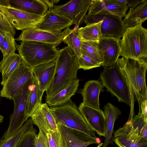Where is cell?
<instances>
[{
  "label": "cell",
  "instance_id": "obj_41",
  "mask_svg": "<svg viewBox=\"0 0 147 147\" xmlns=\"http://www.w3.org/2000/svg\"><path fill=\"white\" fill-rule=\"evenodd\" d=\"M43 0L47 5L48 7L49 8V11L52 10L55 4L57 3L60 1L59 0Z\"/></svg>",
  "mask_w": 147,
  "mask_h": 147
},
{
  "label": "cell",
  "instance_id": "obj_14",
  "mask_svg": "<svg viewBox=\"0 0 147 147\" xmlns=\"http://www.w3.org/2000/svg\"><path fill=\"white\" fill-rule=\"evenodd\" d=\"M57 124L63 138L65 147H86L91 144L98 143L97 138L61 124Z\"/></svg>",
  "mask_w": 147,
  "mask_h": 147
},
{
  "label": "cell",
  "instance_id": "obj_21",
  "mask_svg": "<svg viewBox=\"0 0 147 147\" xmlns=\"http://www.w3.org/2000/svg\"><path fill=\"white\" fill-rule=\"evenodd\" d=\"M55 60L37 65L32 71L38 82L40 91L44 93L50 83L54 75Z\"/></svg>",
  "mask_w": 147,
  "mask_h": 147
},
{
  "label": "cell",
  "instance_id": "obj_5",
  "mask_svg": "<svg viewBox=\"0 0 147 147\" xmlns=\"http://www.w3.org/2000/svg\"><path fill=\"white\" fill-rule=\"evenodd\" d=\"M16 49L22 61L31 68L55 60L58 50L56 45L35 41H21L16 43Z\"/></svg>",
  "mask_w": 147,
  "mask_h": 147
},
{
  "label": "cell",
  "instance_id": "obj_19",
  "mask_svg": "<svg viewBox=\"0 0 147 147\" xmlns=\"http://www.w3.org/2000/svg\"><path fill=\"white\" fill-rule=\"evenodd\" d=\"M98 45L102 52L103 57L101 66L104 67L114 66L120 56V50L118 40L102 37L98 41Z\"/></svg>",
  "mask_w": 147,
  "mask_h": 147
},
{
  "label": "cell",
  "instance_id": "obj_40",
  "mask_svg": "<svg viewBox=\"0 0 147 147\" xmlns=\"http://www.w3.org/2000/svg\"><path fill=\"white\" fill-rule=\"evenodd\" d=\"M127 4L129 7H136L143 2L144 0H126Z\"/></svg>",
  "mask_w": 147,
  "mask_h": 147
},
{
  "label": "cell",
  "instance_id": "obj_12",
  "mask_svg": "<svg viewBox=\"0 0 147 147\" xmlns=\"http://www.w3.org/2000/svg\"><path fill=\"white\" fill-rule=\"evenodd\" d=\"M129 117L122 127L116 130L113 135V142L118 147H147V139L142 137L138 127H133Z\"/></svg>",
  "mask_w": 147,
  "mask_h": 147
},
{
  "label": "cell",
  "instance_id": "obj_44",
  "mask_svg": "<svg viewBox=\"0 0 147 147\" xmlns=\"http://www.w3.org/2000/svg\"><path fill=\"white\" fill-rule=\"evenodd\" d=\"M1 62H0V73L1 72Z\"/></svg>",
  "mask_w": 147,
  "mask_h": 147
},
{
  "label": "cell",
  "instance_id": "obj_43",
  "mask_svg": "<svg viewBox=\"0 0 147 147\" xmlns=\"http://www.w3.org/2000/svg\"><path fill=\"white\" fill-rule=\"evenodd\" d=\"M3 117L0 114V123H1L3 121Z\"/></svg>",
  "mask_w": 147,
  "mask_h": 147
},
{
  "label": "cell",
  "instance_id": "obj_25",
  "mask_svg": "<svg viewBox=\"0 0 147 147\" xmlns=\"http://www.w3.org/2000/svg\"><path fill=\"white\" fill-rule=\"evenodd\" d=\"M79 82V80L78 79L57 93L45 99L46 103L50 107L59 106L65 103L76 92Z\"/></svg>",
  "mask_w": 147,
  "mask_h": 147
},
{
  "label": "cell",
  "instance_id": "obj_7",
  "mask_svg": "<svg viewBox=\"0 0 147 147\" xmlns=\"http://www.w3.org/2000/svg\"><path fill=\"white\" fill-rule=\"evenodd\" d=\"M33 78V76L22 87L12 99L14 105V110L10 117L8 127L2 137L3 138H8L13 135L22 127L28 119L26 115V109Z\"/></svg>",
  "mask_w": 147,
  "mask_h": 147
},
{
  "label": "cell",
  "instance_id": "obj_33",
  "mask_svg": "<svg viewBox=\"0 0 147 147\" xmlns=\"http://www.w3.org/2000/svg\"><path fill=\"white\" fill-rule=\"evenodd\" d=\"M131 122L133 127H138L141 136L147 139V120L142 114H138L133 117Z\"/></svg>",
  "mask_w": 147,
  "mask_h": 147
},
{
  "label": "cell",
  "instance_id": "obj_24",
  "mask_svg": "<svg viewBox=\"0 0 147 147\" xmlns=\"http://www.w3.org/2000/svg\"><path fill=\"white\" fill-rule=\"evenodd\" d=\"M124 17L122 22L125 28L143 23L147 19V0L136 7L130 8Z\"/></svg>",
  "mask_w": 147,
  "mask_h": 147
},
{
  "label": "cell",
  "instance_id": "obj_28",
  "mask_svg": "<svg viewBox=\"0 0 147 147\" xmlns=\"http://www.w3.org/2000/svg\"><path fill=\"white\" fill-rule=\"evenodd\" d=\"M102 21L78 28V36L82 41L98 42L102 37L101 31Z\"/></svg>",
  "mask_w": 147,
  "mask_h": 147
},
{
  "label": "cell",
  "instance_id": "obj_2",
  "mask_svg": "<svg viewBox=\"0 0 147 147\" xmlns=\"http://www.w3.org/2000/svg\"><path fill=\"white\" fill-rule=\"evenodd\" d=\"M125 77L133 96L137 99L141 113V104L147 100L145 76L147 69V59L139 60L122 57L117 62Z\"/></svg>",
  "mask_w": 147,
  "mask_h": 147
},
{
  "label": "cell",
  "instance_id": "obj_26",
  "mask_svg": "<svg viewBox=\"0 0 147 147\" xmlns=\"http://www.w3.org/2000/svg\"><path fill=\"white\" fill-rule=\"evenodd\" d=\"M43 93L40 90L38 82L34 75L32 84L29 91L26 101V115L31 117L36 109L42 104Z\"/></svg>",
  "mask_w": 147,
  "mask_h": 147
},
{
  "label": "cell",
  "instance_id": "obj_20",
  "mask_svg": "<svg viewBox=\"0 0 147 147\" xmlns=\"http://www.w3.org/2000/svg\"><path fill=\"white\" fill-rule=\"evenodd\" d=\"M103 87L99 80L87 82L80 92L83 97L82 102L88 106L100 110L99 94L103 90Z\"/></svg>",
  "mask_w": 147,
  "mask_h": 147
},
{
  "label": "cell",
  "instance_id": "obj_31",
  "mask_svg": "<svg viewBox=\"0 0 147 147\" xmlns=\"http://www.w3.org/2000/svg\"><path fill=\"white\" fill-rule=\"evenodd\" d=\"M34 123L31 118L28 119L22 127L10 137L0 139V147H16L22 136L28 130L33 127Z\"/></svg>",
  "mask_w": 147,
  "mask_h": 147
},
{
  "label": "cell",
  "instance_id": "obj_42",
  "mask_svg": "<svg viewBox=\"0 0 147 147\" xmlns=\"http://www.w3.org/2000/svg\"><path fill=\"white\" fill-rule=\"evenodd\" d=\"M5 34L0 29V50L1 51L3 49Z\"/></svg>",
  "mask_w": 147,
  "mask_h": 147
},
{
  "label": "cell",
  "instance_id": "obj_15",
  "mask_svg": "<svg viewBox=\"0 0 147 147\" xmlns=\"http://www.w3.org/2000/svg\"><path fill=\"white\" fill-rule=\"evenodd\" d=\"M129 8L126 0H92L88 13L105 11L122 19Z\"/></svg>",
  "mask_w": 147,
  "mask_h": 147
},
{
  "label": "cell",
  "instance_id": "obj_6",
  "mask_svg": "<svg viewBox=\"0 0 147 147\" xmlns=\"http://www.w3.org/2000/svg\"><path fill=\"white\" fill-rule=\"evenodd\" d=\"M49 109L57 124L75 129L96 138L79 111L78 107L71 100L65 103Z\"/></svg>",
  "mask_w": 147,
  "mask_h": 147
},
{
  "label": "cell",
  "instance_id": "obj_10",
  "mask_svg": "<svg viewBox=\"0 0 147 147\" xmlns=\"http://www.w3.org/2000/svg\"><path fill=\"white\" fill-rule=\"evenodd\" d=\"M32 68L23 61L3 85L1 97L12 100L22 87L33 76Z\"/></svg>",
  "mask_w": 147,
  "mask_h": 147
},
{
  "label": "cell",
  "instance_id": "obj_29",
  "mask_svg": "<svg viewBox=\"0 0 147 147\" xmlns=\"http://www.w3.org/2000/svg\"><path fill=\"white\" fill-rule=\"evenodd\" d=\"M78 28L72 29L68 27L62 33L63 38L62 41L67 45L79 58L82 55L81 43L78 36Z\"/></svg>",
  "mask_w": 147,
  "mask_h": 147
},
{
  "label": "cell",
  "instance_id": "obj_35",
  "mask_svg": "<svg viewBox=\"0 0 147 147\" xmlns=\"http://www.w3.org/2000/svg\"><path fill=\"white\" fill-rule=\"evenodd\" d=\"M15 39L9 33L5 34V38L2 51L3 56L13 54L16 50Z\"/></svg>",
  "mask_w": 147,
  "mask_h": 147
},
{
  "label": "cell",
  "instance_id": "obj_30",
  "mask_svg": "<svg viewBox=\"0 0 147 147\" xmlns=\"http://www.w3.org/2000/svg\"><path fill=\"white\" fill-rule=\"evenodd\" d=\"M82 54L85 55L101 64L103 61L102 52L98 47V41L81 40Z\"/></svg>",
  "mask_w": 147,
  "mask_h": 147
},
{
  "label": "cell",
  "instance_id": "obj_9",
  "mask_svg": "<svg viewBox=\"0 0 147 147\" xmlns=\"http://www.w3.org/2000/svg\"><path fill=\"white\" fill-rule=\"evenodd\" d=\"M0 10L17 30H22L32 28L39 22L42 17L13 7L7 0H0Z\"/></svg>",
  "mask_w": 147,
  "mask_h": 147
},
{
  "label": "cell",
  "instance_id": "obj_37",
  "mask_svg": "<svg viewBox=\"0 0 147 147\" xmlns=\"http://www.w3.org/2000/svg\"><path fill=\"white\" fill-rule=\"evenodd\" d=\"M0 29L5 34L9 33L13 37L16 34V29L9 22L4 13L0 10Z\"/></svg>",
  "mask_w": 147,
  "mask_h": 147
},
{
  "label": "cell",
  "instance_id": "obj_8",
  "mask_svg": "<svg viewBox=\"0 0 147 147\" xmlns=\"http://www.w3.org/2000/svg\"><path fill=\"white\" fill-rule=\"evenodd\" d=\"M101 21V31L102 36L112 38L117 40L122 37L124 28L122 19L105 11L88 14L84 18L86 25L98 22Z\"/></svg>",
  "mask_w": 147,
  "mask_h": 147
},
{
  "label": "cell",
  "instance_id": "obj_23",
  "mask_svg": "<svg viewBox=\"0 0 147 147\" xmlns=\"http://www.w3.org/2000/svg\"><path fill=\"white\" fill-rule=\"evenodd\" d=\"M7 1L13 7L41 16H43L48 11V7L43 0Z\"/></svg>",
  "mask_w": 147,
  "mask_h": 147
},
{
  "label": "cell",
  "instance_id": "obj_27",
  "mask_svg": "<svg viewBox=\"0 0 147 147\" xmlns=\"http://www.w3.org/2000/svg\"><path fill=\"white\" fill-rule=\"evenodd\" d=\"M22 61L20 55L15 53L3 57L1 61L2 76L1 85L3 86L4 84L11 75L18 68Z\"/></svg>",
  "mask_w": 147,
  "mask_h": 147
},
{
  "label": "cell",
  "instance_id": "obj_36",
  "mask_svg": "<svg viewBox=\"0 0 147 147\" xmlns=\"http://www.w3.org/2000/svg\"><path fill=\"white\" fill-rule=\"evenodd\" d=\"M78 61L79 69L84 70H89L101 66V64L84 54H82L80 57L78 58Z\"/></svg>",
  "mask_w": 147,
  "mask_h": 147
},
{
  "label": "cell",
  "instance_id": "obj_34",
  "mask_svg": "<svg viewBox=\"0 0 147 147\" xmlns=\"http://www.w3.org/2000/svg\"><path fill=\"white\" fill-rule=\"evenodd\" d=\"M49 147H65L63 138L59 130L50 131L46 134Z\"/></svg>",
  "mask_w": 147,
  "mask_h": 147
},
{
  "label": "cell",
  "instance_id": "obj_18",
  "mask_svg": "<svg viewBox=\"0 0 147 147\" xmlns=\"http://www.w3.org/2000/svg\"><path fill=\"white\" fill-rule=\"evenodd\" d=\"M34 124L46 134L50 131L58 130L57 124L47 103H42L34 111L31 117Z\"/></svg>",
  "mask_w": 147,
  "mask_h": 147
},
{
  "label": "cell",
  "instance_id": "obj_3",
  "mask_svg": "<svg viewBox=\"0 0 147 147\" xmlns=\"http://www.w3.org/2000/svg\"><path fill=\"white\" fill-rule=\"evenodd\" d=\"M100 79L107 91L116 97L119 102H124L130 106V115L134 116V97L117 62L113 67H104Z\"/></svg>",
  "mask_w": 147,
  "mask_h": 147
},
{
  "label": "cell",
  "instance_id": "obj_32",
  "mask_svg": "<svg viewBox=\"0 0 147 147\" xmlns=\"http://www.w3.org/2000/svg\"><path fill=\"white\" fill-rule=\"evenodd\" d=\"M36 130L33 127L23 134L16 147H35Z\"/></svg>",
  "mask_w": 147,
  "mask_h": 147
},
{
  "label": "cell",
  "instance_id": "obj_17",
  "mask_svg": "<svg viewBox=\"0 0 147 147\" xmlns=\"http://www.w3.org/2000/svg\"><path fill=\"white\" fill-rule=\"evenodd\" d=\"M62 32H49L30 28L22 30L15 40L35 41L56 45L62 41Z\"/></svg>",
  "mask_w": 147,
  "mask_h": 147
},
{
  "label": "cell",
  "instance_id": "obj_4",
  "mask_svg": "<svg viewBox=\"0 0 147 147\" xmlns=\"http://www.w3.org/2000/svg\"><path fill=\"white\" fill-rule=\"evenodd\" d=\"M140 23L125 28L122 39L118 40L120 56L139 60L147 59V29Z\"/></svg>",
  "mask_w": 147,
  "mask_h": 147
},
{
  "label": "cell",
  "instance_id": "obj_22",
  "mask_svg": "<svg viewBox=\"0 0 147 147\" xmlns=\"http://www.w3.org/2000/svg\"><path fill=\"white\" fill-rule=\"evenodd\" d=\"M106 120V133L102 147H107L109 144H113V134L115 120L120 115V110L110 103H108L103 107Z\"/></svg>",
  "mask_w": 147,
  "mask_h": 147
},
{
  "label": "cell",
  "instance_id": "obj_39",
  "mask_svg": "<svg viewBox=\"0 0 147 147\" xmlns=\"http://www.w3.org/2000/svg\"><path fill=\"white\" fill-rule=\"evenodd\" d=\"M141 109L142 114L147 120V100L142 102L141 104Z\"/></svg>",
  "mask_w": 147,
  "mask_h": 147
},
{
  "label": "cell",
  "instance_id": "obj_16",
  "mask_svg": "<svg viewBox=\"0 0 147 147\" xmlns=\"http://www.w3.org/2000/svg\"><path fill=\"white\" fill-rule=\"evenodd\" d=\"M69 20L55 12L48 10L41 20L32 28L53 32H61L62 30L69 27L73 24Z\"/></svg>",
  "mask_w": 147,
  "mask_h": 147
},
{
  "label": "cell",
  "instance_id": "obj_13",
  "mask_svg": "<svg viewBox=\"0 0 147 147\" xmlns=\"http://www.w3.org/2000/svg\"><path fill=\"white\" fill-rule=\"evenodd\" d=\"M80 113L90 128L100 136L105 137L106 120L104 112L88 106L83 102L78 107Z\"/></svg>",
  "mask_w": 147,
  "mask_h": 147
},
{
  "label": "cell",
  "instance_id": "obj_1",
  "mask_svg": "<svg viewBox=\"0 0 147 147\" xmlns=\"http://www.w3.org/2000/svg\"><path fill=\"white\" fill-rule=\"evenodd\" d=\"M79 69L78 57L69 46L59 50L54 75L46 90L45 99L57 93L78 79Z\"/></svg>",
  "mask_w": 147,
  "mask_h": 147
},
{
  "label": "cell",
  "instance_id": "obj_11",
  "mask_svg": "<svg viewBox=\"0 0 147 147\" xmlns=\"http://www.w3.org/2000/svg\"><path fill=\"white\" fill-rule=\"evenodd\" d=\"M92 0H73L59 5H55L53 10L71 21L78 28L82 24Z\"/></svg>",
  "mask_w": 147,
  "mask_h": 147
},
{
  "label": "cell",
  "instance_id": "obj_38",
  "mask_svg": "<svg viewBox=\"0 0 147 147\" xmlns=\"http://www.w3.org/2000/svg\"><path fill=\"white\" fill-rule=\"evenodd\" d=\"M35 147H49L47 134L41 130L36 136Z\"/></svg>",
  "mask_w": 147,
  "mask_h": 147
}]
</instances>
